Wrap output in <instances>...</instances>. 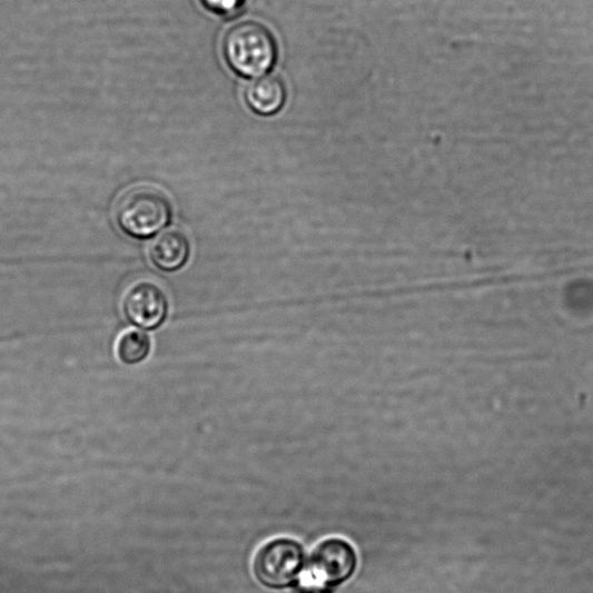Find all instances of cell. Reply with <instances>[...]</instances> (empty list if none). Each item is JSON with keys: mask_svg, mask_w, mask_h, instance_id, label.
I'll return each mask as SVG.
<instances>
[{"mask_svg": "<svg viewBox=\"0 0 593 593\" xmlns=\"http://www.w3.org/2000/svg\"><path fill=\"white\" fill-rule=\"evenodd\" d=\"M221 52L226 65L244 78L268 73L278 59V46L273 32L265 23L250 19L228 28L221 40Z\"/></svg>", "mask_w": 593, "mask_h": 593, "instance_id": "6da1fadb", "label": "cell"}, {"mask_svg": "<svg viewBox=\"0 0 593 593\" xmlns=\"http://www.w3.org/2000/svg\"><path fill=\"white\" fill-rule=\"evenodd\" d=\"M120 229L135 239H149L161 233L172 218V204L159 188L136 186L125 191L116 207Z\"/></svg>", "mask_w": 593, "mask_h": 593, "instance_id": "7a4b0ae2", "label": "cell"}, {"mask_svg": "<svg viewBox=\"0 0 593 593\" xmlns=\"http://www.w3.org/2000/svg\"><path fill=\"white\" fill-rule=\"evenodd\" d=\"M307 567L304 546L287 536L263 545L251 561L254 579L267 590L294 587Z\"/></svg>", "mask_w": 593, "mask_h": 593, "instance_id": "3957f363", "label": "cell"}, {"mask_svg": "<svg viewBox=\"0 0 593 593\" xmlns=\"http://www.w3.org/2000/svg\"><path fill=\"white\" fill-rule=\"evenodd\" d=\"M358 554L346 540L332 536L320 542L307 562L310 579L315 583L335 589L348 583L357 573Z\"/></svg>", "mask_w": 593, "mask_h": 593, "instance_id": "277c9868", "label": "cell"}, {"mask_svg": "<svg viewBox=\"0 0 593 593\" xmlns=\"http://www.w3.org/2000/svg\"><path fill=\"white\" fill-rule=\"evenodd\" d=\"M122 310L127 320L142 329L160 327L169 313V300L165 290L151 279H139L126 291Z\"/></svg>", "mask_w": 593, "mask_h": 593, "instance_id": "5b68a950", "label": "cell"}, {"mask_svg": "<svg viewBox=\"0 0 593 593\" xmlns=\"http://www.w3.org/2000/svg\"><path fill=\"white\" fill-rule=\"evenodd\" d=\"M248 108L260 117H273L284 109L288 92L284 79L266 73L247 83L244 93Z\"/></svg>", "mask_w": 593, "mask_h": 593, "instance_id": "8992f818", "label": "cell"}, {"mask_svg": "<svg viewBox=\"0 0 593 593\" xmlns=\"http://www.w3.org/2000/svg\"><path fill=\"white\" fill-rule=\"evenodd\" d=\"M150 260L152 265L165 273L182 269L190 257V240L186 233L178 228L161 233L151 244Z\"/></svg>", "mask_w": 593, "mask_h": 593, "instance_id": "52a82bcc", "label": "cell"}, {"mask_svg": "<svg viewBox=\"0 0 593 593\" xmlns=\"http://www.w3.org/2000/svg\"><path fill=\"white\" fill-rule=\"evenodd\" d=\"M150 336L137 329L125 332L117 344V356L125 365H136L145 362L151 354Z\"/></svg>", "mask_w": 593, "mask_h": 593, "instance_id": "ba28073f", "label": "cell"}, {"mask_svg": "<svg viewBox=\"0 0 593 593\" xmlns=\"http://www.w3.org/2000/svg\"><path fill=\"white\" fill-rule=\"evenodd\" d=\"M201 3L216 14L231 16L243 8L245 0H201Z\"/></svg>", "mask_w": 593, "mask_h": 593, "instance_id": "9c48e42d", "label": "cell"}, {"mask_svg": "<svg viewBox=\"0 0 593 593\" xmlns=\"http://www.w3.org/2000/svg\"><path fill=\"white\" fill-rule=\"evenodd\" d=\"M298 593H334V589L319 583L309 582L307 584H303L299 587Z\"/></svg>", "mask_w": 593, "mask_h": 593, "instance_id": "30bf717a", "label": "cell"}]
</instances>
